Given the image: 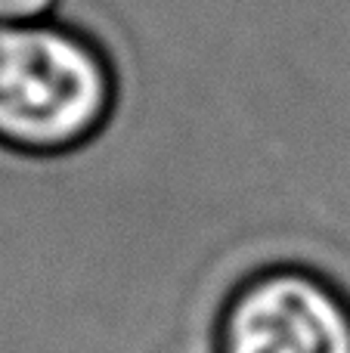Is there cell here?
Returning <instances> with one entry per match:
<instances>
[{
  "mask_svg": "<svg viewBox=\"0 0 350 353\" xmlns=\"http://www.w3.org/2000/svg\"><path fill=\"white\" fill-rule=\"evenodd\" d=\"M112 72L103 53L65 25H0V143L62 152L109 118Z\"/></svg>",
  "mask_w": 350,
  "mask_h": 353,
  "instance_id": "obj_1",
  "label": "cell"
},
{
  "mask_svg": "<svg viewBox=\"0 0 350 353\" xmlns=\"http://www.w3.org/2000/svg\"><path fill=\"white\" fill-rule=\"evenodd\" d=\"M59 0H0V25H31L53 19Z\"/></svg>",
  "mask_w": 350,
  "mask_h": 353,
  "instance_id": "obj_3",
  "label": "cell"
},
{
  "mask_svg": "<svg viewBox=\"0 0 350 353\" xmlns=\"http://www.w3.org/2000/svg\"><path fill=\"white\" fill-rule=\"evenodd\" d=\"M217 353H350V301L313 270H264L229 298Z\"/></svg>",
  "mask_w": 350,
  "mask_h": 353,
  "instance_id": "obj_2",
  "label": "cell"
}]
</instances>
